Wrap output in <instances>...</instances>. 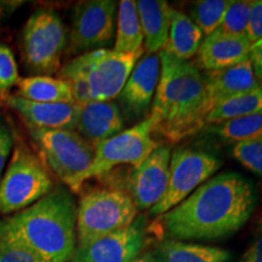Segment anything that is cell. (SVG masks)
I'll return each mask as SVG.
<instances>
[{
    "label": "cell",
    "mask_w": 262,
    "mask_h": 262,
    "mask_svg": "<svg viewBox=\"0 0 262 262\" xmlns=\"http://www.w3.org/2000/svg\"><path fill=\"white\" fill-rule=\"evenodd\" d=\"M237 262H262V220L257 225L253 242Z\"/></svg>",
    "instance_id": "cell-32"
},
{
    "label": "cell",
    "mask_w": 262,
    "mask_h": 262,
    "mask_svg": "<svg viewBox=\"0 0 262 262\" xmlns=\"http://www.w3.org/2000/svg\"><path fill=\"white\" fill-rule=\"evenodd\" d=\"M203 33L188 15L173 9L170 19L168 40L162 51L179 60L189 61L198 52Z\"/></svg>",
    "instance_id": "cell-20"
},
{
    "label": "cell",
    "mask_w": 262,
    "mask_h": 262,
    "mask_svg": "<svg viewBox=\"0 0 262 262\" xmlns=\"http://www.w3.org/2000/svg\"><path fill=\"white\" fill-rule=\"evenodd\" d=\"M33 141L50 169L71 189L75 181L90 168L95 148L72 130L39 129L28 126Z\"/></svg>",
    "instance_id": "cell-8"
},
{
    "label": "cell",
    "mask_w": 262,
    "mask_h": 262,
    "mask_svg": "<svg viewBox=\"0 0 262 262\" xmlns=\"http://www.w3.org/2000/svg\"><path fill=\"white\" fill-rule=\"evenodd\" d=\"M231 0H202L194 3L189 17L201 29L203 34L209 35L220 27Z\"/></svg>",
    "instance_id": "cell-26"
},
{
    "label": "cell",
    "mask_w": 262,
    "mask_h": 262,
    "mask_svg": "<svg viewBox=\"0 0 262 262\" xmlns=\"http://www.w3.org/2000/svg\"><path fill=\"white\" fill-rule=\"evenodd\" d=\"M160 77L149 118L153 134L178 142L206 125L210 113L205 77L191 61L160 51Z\"/></svg>",
    "instance_id": "cell-2"
},
{
    "label": "cell",
    "mask_w": 262,
    "mask_h": 262,
    "mask_svg": "<svg viewBox=\"0 0 262 262\" xmlns=\"http://www.w3.org/2000/svg\"><path fill=\"white\" fill-rule=\"evenodd\" d=\"M171 152L158 146L129 176V193L137 210H147L162 201L168 188Z\"/></svg>",
    "instance_id": "cell-13"
},
{
    "label": "cell",
    "mask_w": 262,
    "mask_h": 262,
    "mask_svg": "<svg viewBox=\"0 0 262 262\" xmlns=\"http://www.w3.org/2000/svg\"><path fill=\"white\" fill-rule=\"evenodd\" d=\"M133 262H156L155 257H152L150 255H143V256L137 257Z\"/></svg>",
    "instance_id": "cell-35"
},
{
    "label": "cell",
    "mask_w": 262,
    "mask_h": 262,
    "mask_svg": "<svg viewBox=\"0 0 262 262\" xmlns=\"http://www.w3.org/2000/svg\"><path fill=\"white\" fill-rule=\"evenodd\" d=\"M232 155L242 165L262 176V137L233 146Z\"/></svg>",
    "instance_id": "cell-30"
},
{
    "label": "cell",
    "mask_w": 262,
    "mask_h": 262,
    "mask_svg": "<svg viewBox=\"0 0 262 262\" xmlns=\"http://www.w3.org/2000/svg\"><path fill=\"white\" fill-rule=\"evenodd\" d=\"M245 37L253 45L262 39V0L253 2Z\"/></svg>",
    "instance_id": "cell-31"
},
{
    "label": "cell",
    "mask_w": 262,
    "mask_h": 262,
    "mask_svg": "<svg viewBox=\"0 0 262 262\" xmlns=\"http://www.w3.org/2000/svg\"><path fill=\"white\" fill-rule=\"evenodd\" d=\"M0 225L45 262H68L77 249V208L63 189L50 192Z\"/></svg>",
    "instance_id": "cell-3"
},
{
    "label": "cell",
    "mask_w": 262,
    "mask_h": 262,
    "mask_svg": "<svg viewBox=\"0 0 262 262\" xmlns=\"http://www.w3.org/2000/svg\"><path fill=\"white\" fill-rule=\"evenodd\" d=\"M221 165V160L206 150L187 147L173 150L170 158L168 188L162 201L150 209L149 214L164 215L171 210L212 178Z\"/></svg>",
    "instance_id": "cell-9"
},
{
    "label": "cell",
    "mask_w": 262,
    "mask_h": 262,
    "mask_svg": "<svg viewBox=\"0 0 262 262\" xmlns=\"http://www.w3.org/2000/svg\"><path fill=\"white\" fill-rule=\"evenodd\" d=\"M257 204L254 185L234 171L212 176L185 201L162 215L172 239L216 241L234 234L249 221Z\"/></svg>",
    "instance_id": "cell-1"
},
{
    "label": "cell",
    "mask_w": 262,
    "mask_h": 262,
    "mask_svg": "<svg viewBox=\"0 0 262 262\" xmlns=\"http://www.w3.org/2000/svg\"><path fill=\"white\" fill-rule=\"evenodd\" d=\"M253 44L247 37L231 35L215 31L206 35L198 52V64L203 70L212 72L231 67L249 57Z\"/></svg>",
    "instance_id": "cell-18"
},
{
    "label": "cell",
    "mask_w": 262,
    "mask_h": 262,
    "mask_svg": "<svg viewBox=\"0 0 262 262\" xmlns=\"http://www.w3.org/2000/svg\"><path fill=\"white\" fill-rule=\"evenodd\" d=\"M156 262H232V253L209 245L166 239L157 247Z\"/></svg>",
    "instance_id": "cell-21"
},
{
    "label": "cell",
    "mask_w": 262,
    "mask_h": 262,
    "mask_svg": "<svg viewBox=\"0 0 262 262\" xmlns=\"http://www.w3.org/2000/svg\"><path fill=\"white\" fill-rule=\"evenodd\" d=\"M52 181L40 160L24 145L15 147L0 179V214L25 210L51 192Z\"/></svg>",
    "instance_id": "cell-6"
},
{
    "label": "cell",
    "mask_w": 262,
    "mask_h": 262,
    "mask_svg": "<svg viewBox=\"0 0 262 262\" xmlns=\"http://www.w3.org/2000/svg\"><path fill=\"white\" fill-rule=\"evenodd\" d=\"M142 54H123L113 49L91 50L68 62L60 71V79L70 85L77 104L113 101L122 93Z\"/></svg>",
    "instance_id": "cell-4"
},
{
    "label": "cell",
    "mask_w": 262,
    "mask_h": 262,
    "mask_svg": "<svg viewBox=\"0 0 262 262\" xmlns=\"http://www.w3.org/2000/svg\"><path fill=\"white\" fill-rule=\"evenodd\" d=\"M210 131L217 135L225 142L237 143L257 140L262 137V113L251 114L228 122L214 124Z\"/></svg>",
    "instance_id": "cell-25"
},
{
    "label": "cell",
    "mask_w": 262,
    "mask_h": 262,
    "mask_svg": "<svg viewBox=\"0 0 262 262\" xmlns=\"http://www.w3.org/2000/svg\"><path fill=\"white\" fill-rule=\"evenodd\" d=\"M136 10L147 54H159L168 40L173 9L164 0H139Z\"/></svg>",
    "instance_id": "cell-19"
},
{
    "label": "cell",
    "mask_w": 262,
    "mask_h": 262,
    "mask_svg": "<svg viewBox=\"0 0 262 262\" xmlns=\"http://www.w3.org/2000/svg\"><path fill=\"white\" fill-rule=\"evenodd\" d=\"M12 136L8 127L0 123V178L12 148Z\"/></svg>",
    "instance_id": "cell-33"
},
{
    "label": "cell",
    "mask_w": 262,
    "mask_h": 262,
    "mask_svg": "<svg viewBox=\"0 0 262 262\" xmlns=\"http://www.w3.org/2000/svg\"><path fill=\"white\" fill-rule=\"evenodd\" d=\"M204 77L210 111L229 98L261 89L249 57L225 70L209 72Z\"/></svg>",
    "instance_id": "cell-17"
},
{
    "label": "cell",
    "mask_w": 262,
    "mask_h": 262,
    "mask_svg": "<svg viewBox=\"0 0 262 262\" xmlns=\"http://www.w3.org/2000/svg\"><path fill=\"white\" fill-rule=\"evenodd\" d=\"M253 2L242 0V2H231L220 27L216 31L231 35L245 37L250 18V11Z\"/></svg>",
    "instance_id": "cell-27"
},
{
    "label": "cell",
    "mask_w": 262,
    "mask_h": 262,
    "mask_svg": "<svg viewBox=\"0 0 262 262\" xmlns=\"http://www.w3.org/2000/svg\"><path fill=\"white\" fill-rule=\"evenodd\" d=\"M146 242V219L140 216L126 227L75 249L72 262H133Z\"/></svg>",
    "instance_id": "cell-12"
},
{
    "label": "cell",
    "mask_w": 262,
    "mask_h": 262,
    "mask_svg": "<svg viewBox=\"0 0 262 262\" xmlns=\"http://www.w3.org/2000/svg\"><path fill=\"white\" fill-rule=\"evenodd\" d=\"M257 42H262V39H261V40H260V41H257Z\"/></svg>",
    "instance_id": "cell-36"
},
{
    "label": "cell",
    "mask_w": 262,
    "mask_h": 262,
    "mask_svg": "<svg viewBox=\"0 0 262 262\" xmlns=\"http://www.w3.org/2000/svg\"><path fill=\"white\" fill-rule=\"evenodd\" d=\"M8 104L25 119L28 126L52 130H77L78 104L33 102L11 95Z\"/></svg>",
    "instance_id": "cell-16"
},
{
    "label": "cell",
    "mask_w": 262,
    "mask_h": 262,
    "mask_svg": "<svg viewBox=\"0 0 262 262\" xmlns=\"http://www.w3.org/2000/svg\"><path fill=\"white\" fill-rule=\"evenodd\" d=\"M159 77V54L143 55L131 72L119 95L120 106L126 117L139 119L146 116L155 100Z\"/></svg>",
    "instance_id": "cell-14"
},
{
    "label": "cell",
    "mask_w": 262,
    "mask_h": 262,
    "mask_svg": "<svg viewBox=\"0 0 262 262\" xmlns=\"http://www.w3.org/2000/svg\"><path fill=\"white\" fill-rule=\"evenodd\" d=\"M18 70L14 52L4 44H0V101L6 102L11 96L10 91L18 83Z\"/></svg>",
    "instance_id": "cell-29"
},
{
    "label": "cell",
    "mask_w": 262,
    "mask_h": 262,
    "mask_svg": "<svg viewBox=\"0 0 262 262\" xmlns=\"http://www.w3.org/2000/svg\"><path fill=\"white\" fill-rule=\"evenodd\" d=\"M137 208L120 189H96L80 199L77 209V242L83 247L135 221Z\"/></svg>",
    "instance_id": "cell-5"
},
{
    "label": "cell",
    "mask_w": 262,
    "mask_h": 262,
    "mask_svg": "<svg viewBox=\"0 0 262 262\" xmlns=\"http://www.w3.org/2000/svg\"><path fill=\"white\" fill-rule=\"evenodd\" d=\"M262 113V89L242 94L212 108L206 118V124H220L251 114Z\"/></svg>",
    "instance_id": "cell-24"
},
{
    "label": "cell",
    "mask_w": 262,
    "mask_h": 262,
    "mask_svg": "<svg viewBox=\"0 0 262 262\" xmlns=\"http://www.w3.org/2000/svg\"><path fill=\"white\" fill-rule=\"evenodd\" d=\"M67 47V29L52 10H38L24 28V57L26 64L39 73H56Z\"/></svg>",
    "instance_id": "cell-10"
},
{
    "label": "cell",
    "mask_w": 262,
    "mask_h": 262,
    "mask_svg": "<svg viewBox=\"0 0 262 262\" xmlns=\"http://www.w3.org/2000/svg\"><path fill=\"white\" fill-rule=\"evenodd\" d=\"M124 129L120 106L114 101H90L78 104V134L94 148Z\"/></svg>",
    "instance_id": "cell-15"
},
{
    "label": "cell",
    "mask_w": 262,
    "mask_h": 262,
    "mask_svg": "<svg viewBox=\"0 0 262 262\" xmlns=\"http://www.w3.org/2000/svg\"><path fill=\"white\" fill-rule=\"evenodd\" d=\"M17 96L33 102L72 103L74 102L71 86L67 81L49 75L19 78Z\"/></svg>",
    "instance_id": "cell-22"
},
{
    "label": "cell",
    "mask_w": 262,
    "mask_h": 262,
    "mask_svg": "<svg viewBox=\"0 0 262 262\" xmlns=\"http://www.w3.org/2000/svg\"><path fill=\"white\" fill-rule=\"evenodd\" d=\"M113 50L123 54L142 52L143 34L137 15L136 2L122 0L119 3L117 19V34Z\"/></svg>",
    "instance_id": "cell-23"
},
{
    "label": "cell",
    "mask_w": 262,
    "mask_h": 262,
    "mask_svg": "<svg viewBox=\"0 0 262 262\" xmlns=\"http://www.w3.org/2000/svg\"><path fill=\"white\" fill-rule=\"evenodd\" d=\"M116 9L117 3L113 0L78 3L71 29L70 52L96 50L112 40Z\"/></svg>",
    "instance_id": "cell-11"
},
{
    "label": "cell",
    "mask_w": 262,
    "mask_h": 262,
    "mask_svg": "<svg viewBox=\"0 0 262 262\" xmlns=\"http://www.w3.org/2000/svg\"><path fill=\"white\" fill-rule=\"evenodd\" d=\"M152 134L153 123L149 117H146L134 126L103 141L95 148L90 168L75 181L72 191H79L85 181L107 175L118 165L129 164L137 168L159 146Z\"/></svg>",
    "instance_id": "cell-7"
},
{
    "label": "cell",
    "mask_w": 262,
    "mask_h": 262,
    "mask_svg": "<svg viewBox=\"0 0 262 262\" xmlns=\"http://www.w3.org/2000/svg\"><path fill=\"white\" fill-rule=\"evenodd\" d=\"M249 58L253 66V71L260 88L262 89V42H256L251 48Z\"/></svg>",
    "instance_id": "cell-34"
},
{
    "label": "cell",
    "mask_w": 262,
    "mask_h": 262,
    "mask_svg": "<svg viewBox=\"0 0 262 262\" xmlns=\"http://www.w3.org/2000/svg\"><path fill=\"white\" fill-rule=\"evenodd\" d=\"M0 262H45L0 225Z\"/></svg>",
    "instance_id": "cell-28"
}]
</instances>
